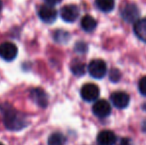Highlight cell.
<instances>
[{
  "mask_svg": "<svg viewBox=\"0 0 146 145\" xmlns=\"http://www.w3.org/2000/svg\"><path fill=\"white\" fill-rule=\"evenodd\" d=\"M4 123L8 129H21L25 125V120L16 111L8 110L4 114Z\"/></svg>",
  "mask_w": 146,
  "mask_h": 145,
  "instance_id": "obj_1",
  "label": "cell"
},
{
  "mask_svg": "<svg viewBox=\"0 0 146 145\" xmlns=\"http://www.w3.org/2000/svg\"><path fill=\"white\" fill-rule=\"evenodd\" d=\"M88 70L90 75L94 79H102L106 75V73H108V68H106V62L100 60V59L92 60L88 64Z\"/></svg>",
  "mask_w": 146,
  "mask_h": 145,
  "instance_id": "obj_2",
  "label": "cell"
},
{
  "mask_svg": "<svg viewBox=\"0 0 146 145\" xmlns=\"http://www.w3.org/2000/svg\"><path fill=\"white\" fill-rule=\"evenodd\" d=\"M100 95V89L94 83H87L81 89V97L86 101H94Z\"/></svg>",
  "mask_w": 146,
  "mask_h": 145,
  "instance_id": "obj_3",
  "label": "cell"
},
{
  "mask_svg": "<svg viewBox=\"0 0 146 145\" xmlns=\"http://www.w3.org/2000/svg\"><path fill=\"white\" fill-rule=\"evenodd\" d=\"M79 15H80L79 7L77 5H74V4L66 5L61 9L62 19L66 22H69V23L75 22L78 19Z\"/></svg>",
  "mask_w": 146,
  "mask_h": 145,
  "instance_id": "obj_4",
  "label": "cell"
},
{
  "mask_svg": "<svg viewBox=\"0 0 146 145\" xmlns=\"http://www.w3.org/2000/svg\"><path fill=\"white\" fill-rule=\"evenodd\" d=\"M18 54V49L15 44L5 42L0 45V57L5 61H12L16 58Z\"/></svg>",
  "mask_w": 146,
  "mask_h": 145,
  "instance_id": "obj_5",
  "label": "cell"
},
{
  "mask_svg": "<svg viewBox=\"0 0 146 145\" xmlns=\"http://www.w3.org/2000/svg\"><path fill=\"white\" fill-rule=\"evenodd\" d=\"M139 16V10L135 4L128 3L124 5L121 9V17L126 22L132 23L134 21H137Z\"/></svg>",
  "mask_w": 146,
  "mask_h": 145,
  "instance_id": "obj_6",
  "label": "cell"
},
{
  "mask_svg": "<svg viewBox=\"0 0 146 145\" xmlns=\"http://www.w3.org/2000/svg\"><path fill=\"white\" fill-rule=\"evenodd\" d=\"M111 111L110 105L106 101V99H100L96 101L94 105H92V112L96 116L100 118H104L108 116Z\"/></svg>",
  "mask_w": 146,
  "mask_h": 145,
  "instance_id": "obj_7",
  "label": "cell"
},
{
  "mask_svg": "<svg viewBox=\"0 0 146 145\" xmlns=\"http://www.w3.org/2000/svg\"><path fill=\"white\" fill-rule=\"evenodd\" d=\"M39 17L45 23H53L57 18V11L53 6L42 5L39 8Z\"/></svg>",
  "mask_w": 146,
  "mask_h": 145,
  "instance_id": "obj_8",
  "label": "cell"
},
{
  "mask_svg": "<svg viewBox=\"0 0 146 145\" xmlns=\"http://www.w3.org/2000/svg\"><path fill=\"white\" fill-rule=\"evenodd\" d=\"M110 101H111L112 105H114L117 109H125L127 105H129L130 101V97L127 95L126 93L123 91H115L111 95L110 97Z\"/></svg>",
  "mask_w": 146,
  "mask_h": 145,
  "instance_id": "obj_9",
  "label": "cell"
},
{
  "mask_svg": "<svg viewBox=\"0 0 146 145\" xmlns=\"http://www.w3.org/2000/svg\"><path fill=\"white\" fill-rule=\"evenodd\" d=\"M96 141L98 145H114L116 141V136L110 130H104L98 133Z\"/></svg>",
  "mask_w": 146,
  "mask_h": 145,
  "instance_id": "obj_10",
  "label": "cell"
},
{
  "mask_svg": "<svg viewBox=\"0 0 146 145\" xmlns=\"http://www.w3.org/2000/svg\"><path fill=\"white\" fill-rule=\"evenodd\" d=\"M133 31L139 40L146 43V18L139 19L135 22L133 26Z\"/></svg>",
  "mask_w": 146,
  "mask_h": 145,
  "instance_id": "obj_11",
  "label": "cell"
},
{
  "mask_svg": "<svg viewBox=\"0 0 146 145\" xmlns=\"http://www.w3.org/2000/svg\"><path fill=\"white\" fill-rule=\"evenodd\" d=\"M31 97L34 99V101L38 105L42 107H45L48 103V97L46 93L41 89H35L31 91Z\"/></svg>",
  "mask_w": 146,
  "mask_h": 145,
  "instance_id": "obj_12",
  "label": "cell"
},
{
  "mask_svg": "<svg viewBox=\"0 0 146 145\" xmlns=\"http://www.w3.org/2000/svg\"><path fill=\"white\" fill-rule=\"evenodd\" d=\"M96 25H98V23H96V19H94V17H92V16L86 15L82 18V21H81L82 29H83L84 31L88 32V33L94 31L96 28Z\"/></svg>",
  "mask_w": 146,
  "mask_h": 145,
  "instance_id": "obj_13",
  "label": "cell"
},
{
  "mask_svg": "<svg viewBox=\"0 0 146 145\" xmlns=\"http://www.w3.org/2000/svg\"><path fill=\"white\" fill-rule=\"evenodd\" d=\"M96 5L100 11L110 12L114 8V0H96Z\"/></svg>",
  "mask_w": 146,
  "mask_h": 145,
  "instance_id": "obj_14",
  "label": "cell"
},
{
  "mask_svg": "<svg viewBox=\"0 0 146 145\" xmlns=\"http://www.w3.org/2000/svg\"><path fill=\"white\" fill-rule=\"evenodd\" d=\"M65 141H66L65 136L62 133H60V132L53 133L48 139L49 145H63L65 143Z\"/></svg>",
  "mask_w": 146,
  "mask_h": 145,
  "instance_id": "obj_15",
  "label": "cell"
},
{
  "mask_svg": "<svg viewBox=\"0 0 146 145\" xmlns=\"http://www.w3.org/2000/svg\"><path fill=\"white\" fill-rule=\"evenodd\" d=\"M71 69H72V72L74 73V75H83L86 72L85 64L83 62H80V61H75L72 64Z\"/></svg>",
  "mask_w": 146,
  "mask_h": 145,
  "instance_id": "obj_16",
  "label": "cell"
},
{
  "mask_svg": "<svg viewBox=\"0 0 146 145\" xmlns=\"http://www.w3.org/2000/svg\"><path fill=\"white\" fill-rule=\"evenodd\" d=\"M138 89H139V93L143 97H146V77H143L140 79V81L138 83Z\"/></svg>",
  "mask_w": 146,
  "mask_h": 145,
  "instance_id": "obj_17",
  "label": "cell"
},
{
  "mask_svg": "<svg viewBox=\"0 0 146 145\" xmlns=\"http://www.w3.org/2000/svg\"><path fill=\"white\" fill-rule=\"evenodd\" d=\"M120 77H121V75L118 70L112 69V70L110 72V79H111L112 81H118L119 79H120Z\"/></svg>",
  "mask_w": 146,
  "mask_h": 145,
  "instance_id": "obj_18",
  "label": "cell"
},
{
  "mask_svg": "<svg viewBox=\"0 0 146 145\" xmlns=\"http://www.w3.org/2000/svg\"><path fill=\"white\" fill-rule=\"evenodd\" d=\"M115 145H132V142L129 138L127 137H122V138H119L118 140H116Z\"/></svg>",
  "mask_w": 146,
  "mask_h": 145,
  "instance_id": "obj_19",
  "label": "cell"
},
{
  "mask_svg": "<svg viewBox=\"0 0 146 145\" xmlns=\"http://www.w3.org/2000/svg\"><path fill=\"white\" fill-rule=\"evenodd\" d=\"M62 0H45V2L47 3V5H50V6H54L56 4H59Z\"/></svg>",
  "mask_w": 146,
  "mask_h": 145,
  "instance_id": "obj_20",
  "label": "cell"
},
{
  "mask_svg": "<svg viewBox=\"0 0 146 145\" xmlns=\"http://www.w3.org/2000/svg\"><path fill=\"white\" fill-rule=\"evenodd\" d=\"M1 9H2V1L0 0V11H1Z\"/></svg>",
  "mask_w": 146,
  "mask_h": 145,
  "instance_id": "obj_21",
  "label": "cell"
},
{
  "mask_svg": "<svg viewBox=\"0 0 146 145\" xmlns=\"http://www.w3.org/2000/svg\"><path fill=\"white\" fill-rule=\"evenodd\" d=\"M0 145H3V144H2V143H0Z\"/></svg>",
  "mask_w": 146,
  "mask_h": 145,
  "instance_id": "obj_22",
  "label": "cell"
}]
</instances>
